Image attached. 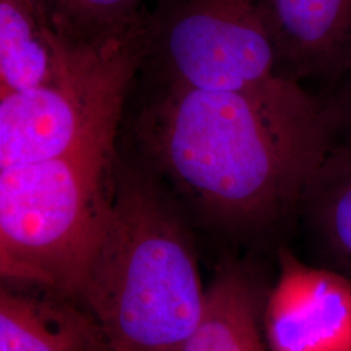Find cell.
<instances>
[{"label":"cell","mask_w":351,"mask_h":351,"mask_svg":"<svg viewBox=\"0 0 351 351\" xmlns=\"http://www.w3.org/2000/svg\"><path fill=\"white\" fill-rule=\"evenodd\" d=\"M320 97L276 80L246 90L156 82L129 126V152L215 226L259 237L300 217L335 143Z\"/></svg>","instance_id":"cell-1"},{"label":"cell","mask_w":351,"mask_h":351,"mask_svg":"<svg viewBox=\"0 0 351 351\" xmlns=\"http://www.w3.org/2000/svg\"><path fill=\"white\" fill-rule=\"evenodd\" d=\"M206 290L167 185L132 152H120L108 216L77 300L113 351H181L201 322Z\"/></svg>","instance_id":"cell-2"},{"label":"cell","mask_w":351,"mask_h":351,"mask_svg":"<svg viewBox=\"0 0 351 351\" xmlns=\"http://www.w3.org/2000/svg\"><path fill=\"white\" fill-rule=\"evenodd\" d=\"M120 138L0 169L5 278L77 298L112 199Z\"/></svg>","instance_id":"cell-3"},{"label":"cell","mask_w":351,"mask_h":351,"mask_svg":"<svg viewBox=\"0 0 351 351\" xmlns=\"http://www.w3.org/2000/svg\"><path fill=\"white\" fill-rule=\"evenodd\" d=\"M143 62L141 30L101 50H69L52 82L0 97V169L120 137Z\"/></svg>","instance_id":"cell-4"},{"label":"cell","mask_w":351,"mask_h":351,"mask_svg":"<svg viewBox=\"0 0 351 351\" xmlns=\"http://www.w3.org/2000/svg\"><path fill=\"white\" fill-rule=\"evenodd\" d=\"M141 32L156 82L246 90L278 77L259 0H152Z\"/></svg>","instance_id":"cell-5"},{"label":"cell","mask_w":351,"mask_h":351,"mask_svg":"<svg viewBox=\"0 0 351 351\" xmlns=\"http://www.w3.org/2000/svg\"><path fill=\"white\" fill-rule=\"evenodd\" d=\"M277 258L262 314L268 351H351V280L285 246Z\"/></svg>","instance_id":"cell-6"},{"label":"cell","mask_w":351,"mask_h":351,"mask_svg":"<svg viewBox=\"0 0 351 351\" xmlns=\"http://www.w3.org/2000/svg\"><path fill=\"white\" fill-rule=\"evenodd\" d=\"M278 77L336 88L351 73V0H259Z\"/></svg>","instance_id":"cell-7"},{"label":"cell","mask_w":351,"mask_h":351,"mask_svg":"<svg viewBox=\"0 0 351 351\" xmlns=\"http://www.w3.org/2000/svg\"><path fill=\"white\" fill-rule=\"evenodd\" d=\"M0 351H113L88 311L1 289Z\"/></svg>","instance_id":"cell-8"},{"label":"cell","mask_w":351,"mask_h":351,"mask_svg":"<svg viewBox=\"0 0 351 351\" xmlns=\"http://www.w3.org/2000/svg\"><path fill=\"white\" fill-rule=\"evenodd\" d=\"M320 261L351 280V142L335 141L302 195L300 217Z\"/></svg>","instance_id":"cell-9"},{"label":"cell","mask_w":351,"mask_h":351,"mask_svg":"<svg viewBox=\"0 0 351 351\" xmlns=\"http://www.w3.org/2000/svg\"><path fill=\"white\" fill-rule=\"evenodd\" d=\"M68 55L33 0H0V97L50 84Z\"/></svg>","instance_id":"cell-10"},{"label":"cell","mask_w":351,"mask_h":351,"mask_svg":"<svg viewBox=\"0 0 351 351\" xmlns=\"http://www.w3.org/2000/svg\"><path fill=\"white\" fill-rule=\"evenodd\" d=\"M259 298L246 269L226 263L206 290L201 322L181 351H268Z\"/></svg>","instance_id":"cell-11"},{"label":"cell","mask_w":351,"mask_h":351,"mask_svg":"<svg viewBox=\"0 0 351 351\" xmlns=\"http://www.w3.org/2000/svg\"><path fill=\"white\" fill-rule=\"evenodd\" d=\"M71 50H101L134 37L152 0H33Z\"/></svg>","instance_id":"cell-12"},{"label":"cell","mask_w":351,"mask_h":351,"mask_svg":"<svg viewBox=\"0 0 351 351\" xmlns=\"http://www.w3.org/2000/svg\"><path fill=\"white\" fill-rule=\"evenodd\" d=\"M320 98L335 139L351 142V73Z\"/></svg>","instance_id":"cell-13"}]
</instances>
